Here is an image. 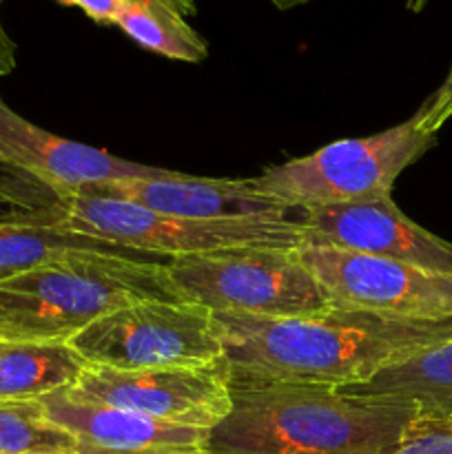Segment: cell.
<instances>
[{"label": "cell", "mask_w": 452, "mask_h": 454, "mask_svg": "<svg viewBox=\"0 0 452 454\" xmlns=\"http://www.w3.org/2000/svg\"><path fill=\"white\" fill-rule=\"evenodd\" d=\"M213 319L230 386L288 381L350 388L452 337V317L417 322L344 309L284 319L213 313Z\"/></svg>", "instance_id": "obj_1"}, {"label": "cell", "mask_w": 452, "mask_h": 454, "mask_svg": "<svg viewBox=\"0 0 452 454\" xmlns=\"http://www.w3.org/2000/svg\"><path fill=\"white\" fill-rule=\"evenodd\" d=\"M417 417L412 403L332 386L238 384L229 415L208 430V454H388Z\"/></svg>", "instance_id": "obj_2"}, {"label": "cell", "mask_w": 452, "mask_h": 454, "mask_svg": "<svg viewBox=\"0 0 452 454\" xmlns=\"http://www.w3.org/2000/svg\"><path fill=\"white\" fill-rule=\"evenodd\" d=\"M164 264L142 253H78L0 279V340L71 341L133 301L182 300Z\"/></svg>", "instance_id": "obj_3"}, {"label": "cell", "mask_w": 452, "mask_h": 454, "mask_svg": "<svg viewBox=\"0 0 452 454\" xmlns=\"http://www.w3.org/2000/svg\"><path fill=\"white\" fill-rule=\"evenodd\" d=\"M417 111L406 122L366 137H346L248 177L255 189L292 211L390 198L394 180L434 146Z\"/></svg>", "instance_id": "obj_4"}, {"label": "cell", "mask_w": 452, "mask_h": 454, "mask_svg": "<svg viewBox=\"0 0 452 454\" xmlns=\"http://www.w3.org/2000/svg\"><path fill=\"white\" fill-rule=\"evenodd\" d=\"M49 220L89 238L105 239L151 257L207 255L230 248H300L304 231L297 217L279 222H211L164 215L124 200L74 193L44 208Z\"/></svg>", "instance_id": "obj_5"}, {"label": "cell", "mask_w": 452, "mask_h": 454, "mask_svg": "<svg viewBox=\"0 0 452 454\" xmlns=\"http://www.w3.org/2000/svg\"><path fill=\"white\" fill-rule=\"evenodd\" d=\"M300 248H230L168 260V282L211 313L284 319L332 309Z\"/></svg>", "instance_id": "obj_6"}, {"label": "cell", "mask_w": 452, "mask_h": 454, "mask_svg": "<svg viewBox=\"0 0 452 454\" xmlns=\"http://www.w3.org/2000/svg\"><path fill=\"white\" fill-rule=\"evenodd\" d=\"M89 366H208L222 362L213 313L186 300H142L111 310L69 341Z\"/></svg>", "instance_id": "obj_7"}, {"label": "cell", "mask_w": 452, "mask_h": 454, "mask_svg": "<svg viewBox=\"0 0 452 454\" xmlns=\"http://www.w3.org/2000/svg\"><path fill=\"white\" fill-rule=\"evenodd\" d=\"M297 253L332 309L417 322L452 317V275L306 242Z\"/></svg>", "instance_id": "obj_8"}, {"label": "cell", "mask_w": 452, "mask_h": 454, "mask_svg": "<svg viewBox=\"0 0 452 454\" xmlns=\"http://www.w3.org/2000/svg\"><path fill=\"white\" fill-rule=\"evenodd\" d=\"M62 393L75 402L202 430L215 428L230 411V377L224 362L146 371L87 366L78 384Z\"/></svg>", "instance_id": "obj_9"}, {"label": "cell", "mask_w": 452, "mask_h": 454, "mask_svg": "<svg viewBox=\"0 0 452 454\" xmlns=\"http://www.w3.org/2000/svg\"><path fill=\"white\" fill-rule=\"evenodd\" d=\"M297 220L306 244L386 257L452 275V244L403 215L393 198L300 211Z\"/></svg>", "instance_id": "obj_10"}, {"label": "cell", "mask_w": 452, "mask_h": 454, "mask_svg": "<svg viewBox=\"0 0 452 454\" xmlns=\"http://www.w3.org/2000/svg\"><path fill=\"white\" fill-rule=\"evenodd\" d=\"M0 167L27 177L53 200L124 177L155 176L162 168L129 162L102 149L66 140L29 122L0 98Z\"/></svg>", "instance_id": "obj_11"}, {"label": "cell", "mask_w": 452, "mask_h": 454, "mask_svg": "<svg viewBox=\"0 0 452 454\" xmlns=\"http://www.w3.org/2000/svg\"><path fill=\"white\" fill-rule=\"evenodd\" d=\"M78 193H96L124 200L164 215L189 217V220L242 222L266 220L279 222L297 217L279 200L261 193L251 180H215L182 173L160 171L155 176L124 177V180L93 184Z\"/></svg>", "instance_id": "obj_12"}, {"label": "cell", "mask_w": 452, "mask_h": 454, "mask_svg": "<svg viewBox=\"0 0 452 454\" xmlns=\"http://www.w3.org/2000/svg\"><path fill=\"white\" fill-rule=\"evenodd\" d=\"M38 402L49 421L74 437L80 454H208V430L75 402L62 390Z\"/></svg>", "instance_id": "obj_13"}, {"label": "cell", "mask_w": 452, "mask_h": 454, "mask_svg": "<svg viewBox=\"0 0 452 454\" xmlns=\"http://www.w3.org/2000/svg\"><path fill=\"white\" fill-rule=\"evenodd\" d=\"M339 390L355 397L412 403L421 417L452 415V337L384 368L366 384Z\"/></svg>", "instance_id": "obj_14"}, {"label": "cell", "mask_w": 452, "mask_h": 454, "mask_svg": "<svg viewBox=\"0 0 452 454\" xmlns=\"http://www.w3.org/2000/svg\"><path fill=\"white\" fill-rule=\"evenodd\" d=\"M78 253H133L49 220L44 208L0 215V279Z\"/></svg>", "instance_id": "obj_15"}, {"label": "cell", "mask_w": 452, "mask_h": 454, "mask_svg": "<svg viewBox=\"0 0 452 454\" xmlns=\"http://www.w3.org/2000/svg\"><path fill=\"white\" fill-rule=\"evenodd\" d=\"M87 366L69 341L0 340V399L38 402L74 388Z\"/></svg>", "instance_id": "obj_16"}, {"label": "cell", "mask_w": 452, "mask_h": 454, "mask_svg": "<svg viewBox=\"0 0 452 454\" xmlns=\"http://www.w3.org/2000/svg\"><path fill=\"white\" fill-rule=\"evenodd\" d=\"M113 27L168 60L202 62L208 56L207 40L164 0H124Z\"/></svg>", "instance_id": "obj_17"}, {"label": "cell", "mask_w": 452, "mask_h": 454, "mask_svg": "<svg viewBox=\"0 0 452 454\" xmlns=\"http://www.w3.org/2000/svg\"><path fill=\"white\" fill-rule=\"evenodd\" d=\"M75 450L69 433L44 415L40 402L0 399V454H53Z\"/></svg>", "instance_id": "obj_18"}, {"label": "cell", "mask_w": 452, "mask_h": 454, "mask_svg": "<svg viewBox=\"0 0 452 454\" xmlns=\"http://www.w3.org/2000/svg\"><path fill=\"white\" fill-rule=\"evenodd\" d=\"M388 454H452V415L417 417Z\"/></svg>", "instance_id": "obj_19"}, {"label": "cell", "mask_w": 452, "mask_h": 454, "mask_svg": "<svg viewBox=\"0 0 452 454\" xmlns=\"http://www.w3.org/2000/svg\"><path fill=\"white\" fill-rule=\"evenodd\" d=\"M419 114L424 129L430 133H437L452 118V67L448 71L446 80L441 82V87L424 102Z\"/></svg>", "instance_id": "obj_20"}, {"label": "cell", "mask_w": 452, "mask_h": 454, "mask_svg": "<svg viewBox=\"0 0 452 454\" xmlns=\"http://www.w3.org/2000/svg\"><path fill=\"white\" fill-rule=\"evenodd\" d=\"M65 7H75L97 25H113L124 0H58Z\"/></svg>", "instance_id": "obj_21"}, {"label": "cell", "mask_w": 452, "mask_h": 454, "mask_svg": "<svg viewBox=\"0 0 452 454\" xmlns=\"http://www.w3.org/2000/svg\"><path fill=\"white\" fill-rule=\"evenodd\" d=\"M4 0H0V78H7L16 69V43L7 34L3 22Z\"/></svg>", "instance_id": "obj_22"}, {"label": "cell", "mask_w": 452, "mask_h": 454, "mask_svg": "<svg viewBox=\"0 0 452 454\" xmlns=\"http://www.w3.org/2000/svg\"><path fill=\"white\" fill-rule=\"evenodd\" d=\"M164 3L171 4V7L175 9V12H180L184 18L198 13V3H195V0H164Z\"/></svg>", "instance_id": "obj_23"}, {"label": "cell", "mask_w": 452, "mask_h": 454, "mask_svg": "<svg viewBox=\"0 0 452 454\" xmlns=\"http://www.w3.org/2000/svg\"><path fill=\"white\" fill-rule=\"evenodd\" d=\"M308 3H313V0H270V4L277 7L279 12H286V9H292V7H301V4H308Z\"/></svg>", "instance_id": "obj_24"}, {"label": "cell", "mask_w": 452, "mask_h": 454, "mask_svg": "<svg viewBox=\"0 0 452 454\" xmlns=\"http://www.w3.org/2000/svg\"><path fill=\"white\" fill-rule=\"evenodd\" d=\"M0 200H9V202H12L13 207H22L20 200H18L16 195H12V189H9V186L4 184L3 180H0Z\"/></svg>", "instance_id": "obj_25"}, {"label": "cell", "mask_w": 452, "mask_h": 454, "mask_svg": "<svg viewBox=\"0 0 452 454\" xmlns=\"http://www.w3.org/2000/svg\"><path fill=\"white\" fill-rule=\"evenodd\" d=\"M430 0H406V9L412 13H421Z\"/></svg>", "instance_id": "obj_26"}, {"label": "cell", "mask_w": 452, "mask_h": 454, "mask_svg": "<svg viewBox=\"0 0 452 454\" xmlns=\"http://www.w3.org/2000/svg\"><path fill=\"white\" fill-rule=\"evenodd\" d=\"M53 454H80L78 450H65V452H53Z\"/></svg>", "instance_id": "obj_27"}]
</instances>
